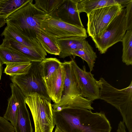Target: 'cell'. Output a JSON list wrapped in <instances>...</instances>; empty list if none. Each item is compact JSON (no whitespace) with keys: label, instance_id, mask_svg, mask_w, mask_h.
I'll list each match as a JSON object with an SVG mask.
<instances>
[{"label":"cell","instance_id":"cell-21","mask_svg":"<svg viewBox=\"0 0 132 132\" xmlns=\"http://www.w3.org/2000/svg\"><path fill=\"white\" fill-rule=\"evenodd\" d=\"M40 63L42 78L45 84L62 65V62L55 58H45Z\"/></svg>","mask_w":132,"mask_h":132},{"label":"cell","instance_id":"cell-10","mask_svg":"<svg viewBox=\"0 0 132 132\" xmlns=\"http://www.w3.org/2000/svg\"><path fill=\"white\" fill-rule=\"evenodd\" d=\"M78 0H63L47 15L70 24L84 28L77 8Z\"/></svg>","mask_w":132,"mask_h":132},{"label":"cell","instance_id":"cell-29","mask_svg":"<svg viewBox=\"0 0 132 132\" xmlns=\"http://www.w3.org/2000/svg\"><path fill=\"white\" fill-rule=\"evenodd\" d=\"M117 132H127L125 124L122 121H120L119 123Z\"/></svg>","mask_w":132,"mask_h":132},{"label":"cell","instance_id":"cell-26","mask_svg":"<svg viewBox=\"0 0 132 132\" xmlns=\"http://www.w3.org/2000/svg\"><path fill=\"white\" fill-rule=\"evenodd\" d=\"M63 0H35L34 4L38 9L48 15Z\"/></svg>","mask_w":132,"mask_h":132},{"label":"cell","instance_id":"cell-14","mask_svg":"<svg viewBox=\"0 0 132 132\" xmlns=\"http://www.w3.org/2000/svg\"><path fill=\"white\" fill-rule=\"evenodd\" d=\"M1 44L19 52L31 62H41L46 58L47 55L46 52L43 49L26 46L12 39L4 38Z\"/></svg>","mask_w":132,"mask_h":132},{"label":"cell","instance_id":"cell-1","mask_svg":"<svg viewBox=\"0 0 132 132\" xmlns=\"http://www.w3.org/2000/svg\"><path fill=\"white\" fill-rule=\"evenodd\" d=\"M52 111L55 125L64 132L111 131L110 122L103 112L70 107Z\"/></svg>","mask_w":132,"mask_h":132},{"label":"cell","instance_id":"cell-17","mask_svg":"<svg viewBox=\"0 0 132 132\" xmlns=\"http://www.w3.org/2000/svg\"><path fill=\"white\" fill-rule=\"evenodd\" d=\"M1 36H4V38L13 40L26 46L43 49L37 40L28 37L10 26L7 25Z\"/></svg>","mask_w":132,"mask_h":132},{"label":"cell","instance_id":"cell-30","mask_svg":"<svg viewBox=\"0 0 132 132\" xmlns=\"http://www.w3.org/2000/svg\"><path fill=\"white\" fill-rule=\"evenodd\" d=\"M5 19L4 18L0 17V28L5 25L6 23Z\"/></svg>","mask_w":132,"mask_h":132},{"label":"cell","instance_id":"cell-6","mask_svg":"<svg viewBox=\"0 0 132 132\" xmlns=\"http://www.w3.org/2000/svg\"><path fill=\"white\" fill-rule=\"evenodd\" d=\"M125 13L126 9L123 8L101 34L92 38L101 54L105 53L109 48L121 41L126 31Z\"/></svg>","mask_w":132,"mask_h":132},{"label":"cell","instance_id":"cell-20","mask_svg":"<svg viewBox=\"0 0 132 132\" xmlns=\"http://www.w3.org/2000/svg\"><path fill=\"white\" fill-rule=\"evenodd\" d=\"M36 37L46 52L59 56L60 50L57 44V38L47 34L41 29L37 33Z\"/></svg>","mask_w":132,"mask_h":132},{"label":"cell","instance_id":"cell-31","mask_svg":"<svg viewBox=\"0 0 132 132\" xmlns=\"http://www.w3.org/2000/svg\"><path fill=\"white\" fill-rule=\"evenodd\" d=\"M3 64L0 60V81L1 80L2 75L3 71Z\"/></svg>","mask_w":132,"mask_h":132},{"label":"cell","instance_id":"cell-7","mask_svg":"<svg viewBox=\"0 0 132 132\" xmlns=\"http://www.w3.org/2000/svg\"><path fill=\"white\" fill-rule=\"evenodd\" d=\"M120 5L106 6L94 10L87 14V32L93 38L101 34L113 19L121 13Z\"/></svg>","mask_w":132,"mask_h":132},{"label":"cell","instance_id":"cell-24","mask_svg":"<svg viewBox=\"0 0 132 132\" xmlns=\"http://www.w3.org/2000/svg\"><path fill=\"white\" fill-rule=\"evenodd\" d=\"M31 63L30 62L7 64L3 72L10 77L24 74L28 72Z\"/></svg>","mask_w":132,"mask_h":132},{"label":"cell","instance_id":"cell-11","mask_svg":"<svg viewBox=\"0 0 132 132\" xmlns=\"http://www.w3.org/2000/svg\"><path fill=\"white\" fill-rule=\"evenodd\" d=\"M86 38L81 37L71 36L57 39L60 50V58H64L71 56V52L75 50L82 49L94 51Z\"/></svg>","mask_w":132,"mask_h":132},{"label":"cell","instance_id":"cell-9","mask_svg":"<svg viewBox=\"0 0 132 132\" xmlns=\"http://www.w3.org/2000/svg\"><path fill=\"white\" fill-rule=\"evenodd\" d=\"M70 61L81 96L92 101L99 99L100 86L98 81L94 75L86 71L85 65L80 68L72 57Z\"/></svg>","mask_w":132,"mask_h":132},{"label":"cell","instance_id":"cell-22","mask_svg":"<svg viewBox=\"0 0 132 132\" xmlns=\"http://www.w3.org/2000/svg\"><path fill=\"white\" fill-rule=\"evenodd\" d=\"M30 0H0V17L6 19Z\"/></svg>","mask_w":132,"mask_h":132},{"label":"cell","instance_id":"cell-13","mask_svg":"<svg viewBox=\"0 0 132 132\" xmlns=\"http://www.w3.org/2000/svg\"><path fill=\"white\" fill-rule=\"evenodd\" d=\"M65 77L64 69L62 65L45 83L47 94L55 104L59 103L60 101Z\"/></svg>","mask_w":132,"mask_h":132},{"label":"cell","instance_id":"cell-23","mask_svg":"<svg viewBox=\"0 0 132 132\" xmlns=\"http://www.w3.org/2000/svg\"><path fill=\"white\" fill-rule=\"evenodd\" d=\"M121 42L123 45L122 60L127 65H132V30L127 31Z\"/></svg>","mask_w":132,"mask_h":132},{"label":"cell","instance_id":"cell-18","mask_svg":"<svg viewBox=\"0 0 132 132\" xmlns=\"http://www.w3.org/2000/svg\"><path fill=\"white\" fill-rule=\"evenodd\" d=\"M117 5H120L119 0H78L77 8L79 13L87 14L95 9Z\"/></svg>","mask_w":132,"mask_h":132},{"label":"cell","instance_id":"cell-28","mask_svg":"<svg viewBox=\"0 0 132 132\" xmlns=\"http://www.w3.org/2000/svg\"><path fill=\"white\" fill-rule=\"evenodd\" d=\"M0 132H15L14 127L11 122L0 116Z\"/></svg>","mask_w":132,"mask_h":132},{"label":"cell","instance_id":"cell-25","mask_svg":"<svg viewBox=\"0 0 132 132\" xmlns=\"http://www.w3.org/2000/svg\"><path fill=\"white\" fill-rule=\"evenodd\" d=\"M73 58L76 56L80 57L86 62L91 72L93 70L97 56L94 51L80 49L72 51L71 53Z\"/></svg>","mask_w":132,"mask_h":132},{"label":"cell","instance_id":"cell-15","mask_svg":"<svg viewBox=\"0 0 132 132\" xmlns=\"http://www.w3.org/2000/svg\"><path fill=\"white\" fill-rule=\"evenodd\" d=\"M10 86L11 95L7 100V107L3 117L10 121L14 127L16 121L18 107L21 99L24 95L15 84L11 83Z\"/></svg>","mask_w":132,"mask_h":132},{"label":"cell","instance_id":"cell-2","mask_svg":"<svg viewBox=\"0 0 132 132\" xmlns=\"http://www.w3.org/2000/svg\"><path fill=\"white\" fill-rule=\"evenodd\" d=\"M99 99L115 107L120 113L128 132H132V81L128 86L119 89L103 78L98 80Z\"/></svg>","mask_w":132,"mask_h":132},{"label":"cell","instance_id":"cell-3","mask_svg":"<svg viewBox=\"0 0 132 132\" xmlns=\"http://www.w3.org/2000/svg\"><path fill=\"white\" fill-rule=\"evenodd\" d=\"M33 0L26 4L14 12L5 19L7 25L14 28L28 37L37 40V33L40 29L39 20L46 14L36 7Z\"/></svg>","mask_w":132,"mask_h":132},{"label":"cell","instance_id":"cell-16","mask_svg":"<svg viewBox=\"0 0 132 132\" xmlns=\"http://www.w3.org/2000/svg\"><path fill=\"white\" fill-rule=\"evenodd\" d=\"M15 132H33L29 111L25 101V96L21 99L18 105Z\"/></svg>","mask_w":132,"mask_h":132},{"label":"cell","instance_id":"cell-12","mask_svg":"<svg viewBox=\"0 0 132 132\" xmlns=\"http://www.w3.org/2000/svg\"><path fill=\"white\" fill-rule=\"evenodd\" d=\"M62 65L64 69L65 77L63 90L59 102L70 98L83 97L81 95L70 61H65L62 63Z\"/></svg>","mask_w":132,"mask_h":132},{"label":"cell","instance_id":"cell-4","mask_svg":"<svg viewBox=\"0 0 132 132\" xmlns=\"http://www.w3.org/2000/svg\"><path fill=\"white\" fill-rule=\"evenodd\" d=\"M34 122V132H53L55 124L51 101L36 93L25 96Z\"/></svg>","mask_w":132,"mask_h":132},{"label":"cell","instance_id":"cell-5","mask_svg":"<svg viewBox=\"0 0 132 132\" xmlns=\"http://www.w3.org/2000/svg\"><path fill=\"white\" fill-rule=\"evenodd\" d=\"M40 62H32L27 73L10 77V79L18 87L25 96L36 93L51 101L42 78Z\"/></svg>","mask_w":132,"mask_h":132},{"label":"cell","instance_id":"cell-32","mask_svg":"<svg viewBox=\"0 0 132 132\" xmlns=\"http://www.w3.org/2000/svg\"><path fill=\"white\" fill-rule=\"evenodd\" d=\"M54 132H64L61 129L56 126Z\"/></svg>","mask_w":132,"mask_h":132},{"label":"cell","instance_id":"cell-8","mask_svg":"<svg viewBox=\"0 0 132 132\" xmlns=\"http://www.w3.org/2000/svg\"><path fill=\"white\" fill-rule=\"evenodd\" d=\"M39 22L41 30L57 39L71 36L87 37L86 31L84 27L70 24L46 14L42 16Z\"/></svg>","mask_w":132,"mask_h":132},{"label":"cell","instance_id":"cell-27","mask_svg":"<svg viewBox=\"0 0 132 132\" xmlns=\"http://www.w3.org/2000/svg\"><path fill=\"white\" fill-rule=\"evenodd\" d=\"M125 15V27L126 31L132 30V0L126 6Z\"/></svg>","mask_w":132,"mask_h":132},{"label":"cell","instance_id":"cell-19","mask_svg":"<svg viewBox=\"0 0 132 132\" xmlns=\"http://www.w3.org/2000/svg\"><path fill=\"white\" fill-rule=\"evenodd\" d=\"M0 60L3 64L31 62L24 55L11 48L0 44Z\"/></svg>","mask_w":132,"mask_h":132}]
</instances>
